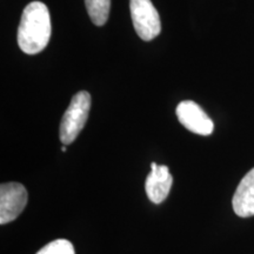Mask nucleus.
<instances>
[{"instance_id":"1","label":"nucleus","mask_w":254,"mask_h":254,"mask_svg":"<svg viewBox=\"0 0 254 254\" xmlns=\"http://www.w3.org/2000/svg\"><path fill=\"white\" fill-rule=\"evenodd\" d=\"M52 25L47 6L41 1L30 2L24 8L18 27L17 40L26 55H37L46 49L51 38Z\"/></svg>"},{"instance_id":"2","label":"nucleus","mask_w":254,"mask_h":254,"mask_svg":"<svg viewBox=\"0 0 254 254\" xmlns=\"http://www.w3.org/2000/svg\"><path fill=\"white\" fill-rule=\"evenodd\" d=\"M91 110V95L86 91L78 92L72 98L60 123L59 136L64 145H71L82 131Z\"/></svg>"},{"instance_id":"3","label":"nucleus","mask_w":254,"mask_h":254,"mask_svg":"<svg viewBox=\"0 0 254 254\" xmlns=\"http://www.w3.org/2000/svg\"><path fill=\"white\" fill-rule=\"evenodd\" d=\"M133 26L145 41L153 40L161 31L160 17L151 0H129Z\"/></svg>"},{"instance_id":"4","label":"nucleus","mask_w":254,"mask_h":254,"mask_svg":"<svg viewBox=\"0 0 254 254\" xmlns=\"http://www.w3.org/2000/svg\"><path fill=\"white\" fill-rule=\"evenodd\" d=\"M27 190L19 183H2L0 186V224L13 221L27 204Z\"/></svg>"},{"instance_id":"5","label":"nucleus","mask_w":254,"mask_h":254,"mask_svg":"<svg viewBox=\"0 0 254 254\" xmlns=\"http://www.w3.org/2000/svg\"><path fill=\"white\" fill-rule=\"evenodd\" d=\"M176 112L178 120L189 131L199 135H209L213 133V122L194 101H182L177 106Z\"/></svg>"},{"instance_id":"6","label":"nucleus","mask_w":254,"mask_h":254,"mask_svg":"<svg viewBox=\"0 0 254 254\" xmlns=\"http://www.w3.org/2000/svg\"><path fill=\"white\" fill-rule=\"evenodd\" d=\"M151 173L146 178L145 190L148 199L154 204H161L167 198L173 184V177L165 165L151 164Z\"/></svg>"},{"instance_id":"7","label":"nucleus","mask_w":254,"mask_h":254,"mask_svg":"<svg viewBox=\"0 0 254 254\" xmlns=\"http://www.w3.org/2000/svg\"><path fill=\"white\" fill-rule=\"evenodd\" d=\"M232 206L238 217L249 218L254 215V167L238 185Z\"/></svg>"},{"instance_id":"8","label":"nucleus","mask_w":254,"mask_h":254,"mask_svg":"<svg viewBox=\"0 0 254 254\" xmlns=\"http://www.w3.org/2000/svg\"><path fill=\"white\" fill-rule=\"evenodd\" d=\"M85 5L92 23L97 26L106 24L110 15L111 0H85Z\"/></svg>"},{"instance_id":"9","label":"nucleus","mask_w":254,"mask_h":254,"mask_svg":"<svg viewBox=\"0 0 254 254\" xmlns=\"http://www.w3.org/2000/svg\"><path fill=\"white\" fill-rule=\"evenodd\" d=\"M37 254H75L71 241L66 239H57L51 241L38 251Z\"/></svg>"},{"instance_id":"10","label":"nucleus","mask_w":254,"mask_h":254,"mask_svg":"<svg viewBox=\"0 0 254 254\" xmlns=\"http://www.w3.org/2000/svg\"><path fill=\"white\" fill-rule=\"evenodd\" d=\"M62 151H63V152H66V147H65V146H64V147L62 148Z\"/></svg>"}]
</instances>
